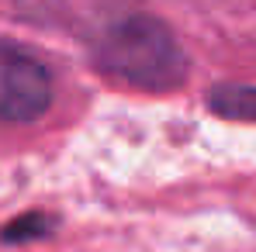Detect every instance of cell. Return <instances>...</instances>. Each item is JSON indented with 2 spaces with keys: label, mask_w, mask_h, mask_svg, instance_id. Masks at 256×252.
Instances as JSON below:
<instances>
[{
  "label": "cell",
  "mask_w": 256,
  "mask_h": 252,
  "mask_svg": "<svg viewBox=\"0 0 256 252\" xmlns=\"http://www.w3.org/2000/svg\"><path fill=\"white\" fill-rule=\"evenodd\" d=\"M97 66L138 90H173L187 76V55L170 28L135 14L114 21L97 42Z\"/></svg>",
  "instance_id": "6da1fadb"
},
{
  "label": "cell",
  "mask_w": 256,
  "mask_h": 252,
  "mask_svg": "<svg viewBox=\"0 0 256 252\" xmlns=\"http://www.w3.org/2000/svg\"><path fill=\"white\" fill-rule=\"evenodd\" d=\"M52 104V76L38 55L0 42V121H35Z\"/></svg>",
  "instance_id": "7a4b0ae2"
},
{
  "label": "cell",
  "mask_w": 256,
  "mask_h": 252,
  "mask_svg": "<svg viewBox=\"0 0 256 252\" xmlns=\"http://www.w3.org/2000/svg\"><path fill=\"white\" fill-rule=\"evenodd\" d=\"M212 111L236 121H256V86H218L212 93Z\"/></svg>",
  "instance_id": "3957f363"
},
{
  "label": "cell",
  "mask_w": 256,
  "mask_h": 252,
  "mask_svg": "<svg viewBox=\"0 0 256 252\" xmlns=\"http://www.w3.org/2000/svg\"><path fill=\"white\" fill-rule=\"evenodd\" d=\"M42 228H48V221H45L42 214H28V218H21V221H14V225H7V228H4V239H7V242L35 239V235H45Z\"/></svg>",
  "instance_id": "277c9868"
}]
</instances>
